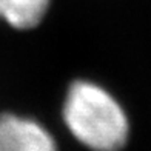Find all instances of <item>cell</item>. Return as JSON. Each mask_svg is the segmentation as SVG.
Segmentation results:
<instances>
[{
    "label": "cell",
    "mask_w": 151,
    "mask_h": 151,
    "mask_svg": "<svg viewBox=\"0 0 151 151\" xmlns=\"http://www.w3.org/2000/svg\"><path fill=\"white\" fill-rule=\"evenodd\" d=\"M63 119L76 139L94 151H119L127 143L129 125L123 108L93 82L76 80L70 85Z\"/></svg>",
    "instance_id": "obj_1"
},
{
    "label": "cell",
    "mask_w": 151,
    "mask_h": 151,
    "mask_svg": "<svg viewBox=\"0 0 151 151\" xmlns=\"http://www.w3.org/2000/svg\"><path fill=\"white\" fill-rule=\"evenodd\" d=\"M51 0H0V17L12 28L31 29L42 22Z\"/></svg>",
    "instance_id": "obj_3"
},
{
    "label": "cell",
    "mask_w": 151,
    "mask_h": 151,
    "mask_svg": "<svg viewBox=\"0 0 151 151\" xmlns=\"http://www.w3.org/2000/svg\"><path fill=\"white\" fill-rule=\"evenodd\" d=\"M0 151H57L51 134L31 119L0 114Z\"/></svg>",
    "instance_id": "obj_2"
}]
</instances>
